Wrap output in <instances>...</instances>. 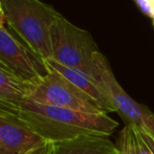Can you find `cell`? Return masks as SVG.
Segmentation results:
<instances>
[{
  "instance_id": "obj_1",
  "label": "cell",
  "mask_w": 154,
  "mask_h": 154,
  "mask_svg": "<svg viewBox=\"0 0 154 154\" xmlns=\"http://www.w3.org/2000/svg\"><path fill=\"white\" fill-rule=\"evenodd\" d=\"M19 120L46 142L55 143L79 136H110L119 123L108 114L87 113L67 108L25 101Z\"/></svg>"
},
{
  "instance_id": "obj_2",
  "label": "cell",
  "mask_w": 154,
  "mask_h": 154,
  "mask_svg": "<svg viewBox=\"0 0 154 154\" xmlns=\"http://www.w3.org/2000/svg\"><path fill=\"white\" fill-rule=\"evenodd\" d=\"M6 23L43 60L53 58L51 27L61 16L40 0H0Z\"/></svg>"
},
{
  "instance_id": "obj_3",
  "label": "cell",
  "mask_w": 154,
  "mask_h": 154,
  "mask_svg": "<svg viewBox=\"0 0 154 154\" xmlns=\"http://www.w3.org/2000/svg\"><path fill=\"white\" fill-rule=\"evenodd\" d=\"M49 36L51 59L99 82L95 55L100 51L89 32L73 25L61 15L51 25Z\"/></svg>"
},
{
  "instance_id": "obj_4",
  "label": "cell",
  "mask_w": 154,
  "mask_h": 154,
  "mask_svg": "<svg viewBox=\"0 0 154 154\" xmlns=\"http://www.w3.org/2000/svg\"><path fill=\"white\" fill-rule=\"evenodd\" d=\"M95 64L99 69V84L107 97L113 112L125 122L154 137V113L147 106L135 102L120 85L106 57L101 53L95 55Z\"/></svg>"
},
{
  "instance_id": "obj_5",
  "label": "cell",
  "mask_w": 154,
  "mask_h": 154,
  "mask_svg": "<svg viewBox=\"0 0 154 154\" xmlns=\"http://www.w3.org/2000/svg\"><path fill=\"white\" fill-rule=\"evenodd\" d=\"M48 70V73L35 85L26 101L87 113L107 114L105 109L94 100L65 79L62 75L51 68Z\"/></svg>"
},
{
  "instance_id": "obj_6",
  "label": "cell",
  "mask_w": 154,
  "mask_h": 154,
  "mask_svg": "<svg viewBox=\"0 0 154 154\" xmlns=\"http://www.w3.org/2000/svg\"><path fill=\"white\" fill-rule=\"evenodd\" d=\"M0 66L35 85L49 71L42 58L17 40L4 26L0 29Z\"/></svg>"
},
{
  "instance_id": "obj_7",
  "label": "cell",
  "mask_w": 154,
  "mask_h": 154,
  "mask_svg": "<svg viewBox=\"0 0 154 154\" xmlns=\"http://www.w3.org/2000/svg\"><path fill=\"white\" fill-rule=\"evenodd\" d=\"M44 143L19 118L0 116V154H27Z\"/></svg>"
},
{
  "instance_id": "obj_8",
  "label": "cell",
  "mask_w": 154,
  "mask_h": 154,
  "mask_svg": "<svg viewBox=\"0 0 154 154\" xmlns=\"http://www.w3.org/2000/svg\"><path fill=\"white\" fill-rule=\"evenodd\" d=\"M34 87L35 84L23 81L0 66V116L19 118L21 107Z\"/></svg>"
},
{
  "instance_id": "obj_9",
  "label": "cell",
  "mask_w": 154,
  "mask_h": 154,
  "mask_svg": "<svg viewBox=\"0 0 154 154\" xmlns=\"http://www.w3.org/2000/svg\"><path fill=\"white\" fill-rule=\"evenodd\" d=\"M116 144L105 136H79L51 143V154H114Z\"/></svg>"
},
{
  "instance_id": "obj_10",
  "label": "cell",
  "mask_w": 154,
  "mask_h": 154,
  "mask_svg": "<svg viewBox=\"0 0 154 154\" xmlns=\"http://www.w3.org/2000/svg\"><path fill=\"white\" fill-rule=\"evenodd\" d=\"M44 61L48 68L59 72L65 79H67L73 85L77 86L79 89H81L83 92L89 95L102 108L105 109V111L107 113L113 111V108L110 105L109 101H108L106 94L104 93L103 89L101 88V85L99 84V82L94 81L90 77L84 75L83 72H80L78 70H75V69H71L69 67L60 64L59 62H57L54 59H47L44 60Z\"/></svg>"
},
{
  "instance_id": "obj_11",
  "label": "cell",
  "mask_w": 154,
  "mask_h": 154,
  "mask_svg": "<svg viewBox=\"0 0 154 154\" xmlns=\"http://www.w3.org/2000/svg\"><path fill=\"white\" fill-rule=\"evenodd\" d=\"M120 154H154L142 132L132 125H125L116 140Z\"/></svg>"
},
{
  "instance_id": "obj_12",
  "label": "cell",
  "mask_w": 154,
  "mask_h": 154,
  "mask_svg": "<svg viewBox=\"0 0 154 154\" xmlns=\"http://www.w3.org/2000/svg\"><path fill=\"white\" fill-rule=\"evenodd\" d=\"M134 1L137 3V5L140 6V8L145 14H147L149 17L153 18V8L148 0H134Z\"/></svg>"
},
{
  "instance_id": "obj_13",
  "label": "cell",
  "mask_w": 154,
  "mask_h": 154,
  "mask_svg": "<svg viewBox=\"0 0 154 154\" xmlns=\"http://www.w3.org/2000/svg\"><path fill=\"white\" fill-rule=\"evenodd\" d=\"M51 142H46L44 144H42L41 146L35 148L34 150H32L31 152H29L27 154H47L51 148Z\"/></svg>"
},
{
  "instance_id": "obj_14",
  "label": "cell",
  "mask_w": 154,
  "mask_h": 154,
  "mask_svg": "<svg viewBox=\"0 0 154 154\" xmlns=\"http://www.w3.org/2000/svg\"><path fill=\"white\" fill-rule=\"evenodd\" d=\"M142 132V134H143V136L145 137V140H147V143L149 144V146L151 147V149L153 150V152H154V137H152L151 135H149L148 133H146V132H144V131H140Z\"/></svg>"
},
{
  "instance_id": "obj_15",
  "label": "cell",
  "mask_w": 154,
  "mask_h": 154,
  "mask_svg": "<svg viewBox=\"0 0 154 154\" xmlns=\"http://www.w3.org/2000/svg\"><path fill=\"white\" fill-rule=\"evenodd\" d=\"M5 22H6V20H5V16H4L3 10H2L1 3H0V29L4 26V23H5Z\"/></svg>"
},
{
  "instance_id": "obj_16",
  "label": "cell",
  "mask_w": 154,
  "mask_h": 154,
  "mask_svg": "<svg viewBox=\"0 0 154 154\" xmlns=\"http://www.w3.org/2000/svg\"><path fill=\"white\" fill-rule=\"evenodd\" d=\"M47 154H51V148H49V151H48V153Z\"/></svg>"
},
{
  "instance_id": "obj_17",
  "label": "cell",
  "mask_w": 154,
  "mask_h": 154,
  "mask_svg": "<svg viewBox=\"0 0 154 154\" xmlns=\"http://www.w3.org/2000/svg\"><path fill=\"white\" fill-rule=\"evenodd\" d=\"M114 154H120V152H119V150H116V152L114 153Z\"/></svg>"
}]
</instances>
